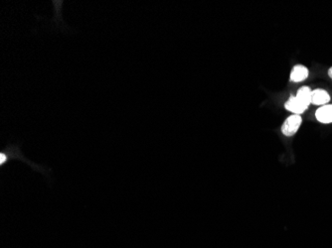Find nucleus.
I'll return each instance as SVG.
<instances>
[{"label":"nucleus","mask_w":332,"mask_h":248,"mask_svg":"<svg viewBox=\"0 0 332 248\" xmlns=\"http://www.w3.org/2000/svg\"><path fill=\"white\" fill-rule=\"evenodd\" d=\"M302 123V118L298 114H291L289 116L282 125V133L285 136L291 137L293 136L299 129Z\"/></svg>","instance_id":"f257e3e1"},{"label":"nucleus","mask_w":332,"mask_h":248,"mask_svg":"<svg viewBox=\"0 0 332 248\" xmlns=\"http://www.w3.org/2000/svg\"><path fill=\"white\" fill-rule=\"evenodd\" d=\"M309 69L303 65H296L291 70L290 80L292 83H300L309 78Z\"/></svg>","instance_id":"f03ea898"},{"label":"nucleus","mask_w":332,"mask_h":248,"mask_svg":"<svg viewBox=\"0 0 332 248\" xmlns=\"http://www.w3.org/2000/svg\"><path fill=\"white\" fill-rule=\"evenodd\" d=\"M312 88L310 86H301L295 96V98L306 106L312 104Z\"/></svg>","instance_id":"423d86ee"},{"label":"nucleus","mask_w":332,"mask_h":248,"mask_svg":"<svg viewBox=\"0 0 332 248\" xmlns=\"http://www.w3.org/2000/svg\"><path fill=\"white\" fill-rule=\"evenodd\" d=\"M328 76H329L330 79H332V67L328 70Z\"/></svg>","instance_id":"0eeeda50"},{"label":"nucleus","mask_w":332,"mask_h":248,"mask_svg":"<svg viewBox=\"0 0 332 248\" xmlns=\"http://www.w3.org/2000/svg\"><path fill=\"white\" fill-rule=\"evenodd\" d=\"M330 102L329 94L321 88H316L312 91V104L317 106L326 105Z\"/></svg>","instance_id":"7ed1b4c3"},{"label":"nucleus","mask_w":332,"mask_h":248,"mask_svg":"<svg viewBox=\"0 0 332 248\" xmlns=\"http://www.w3.org/2000/svg\"><path fill=\"white\" fill-rule=\"evenodd\" d=\"M315 118L323 124L332 123V104L320 106L315 111Z\"/></svg>","instance_id":"20e7f679"},{"label":"nucleus","mask_w":332,"mask_h":248,"mask_svg":"<svg viewBox=\"0 0 332 248\" xmlns=\"http://www.w3.org/2000/svg\"><path fill=\"white\" fill-rule=\"evenodd\" d=\"M285 108L293 114L300 115L308 109V106L301 104L295 97H291L289 101L285 104Z\"/></svg>","instance_id":"39448f33"}]
</instances>
